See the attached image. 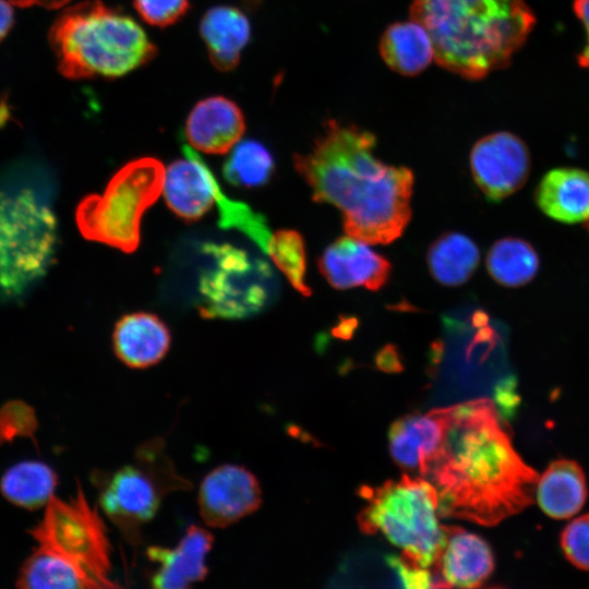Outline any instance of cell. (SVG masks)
<instances>
[{
	"mask_svg": "<svg viewBox=\"0 0 589 589\" xmlns=\"http://www.w3.org/2000/svg\"><path fill=\"white\" fill-rule=\"evenodd\" d=\"M388 442L396 464L435 489L440 517L490 527L533 502L539 473L515 449L490 398L406 414Z\"/></svg>",
	"mask_w": 589,
	"mask_h": 589,
	"instance_id": "obj_1",
	"label": "cell"
},
{
	"mask_svg": "<svg viewBox=\"0 0 589 589\" xmlns=\"http://www.w3.org/2000/svg\"><path fill=\"white\" fill-rule=\"evenodd\" d=\"M375 135L328 120L306 154L293 166L311 188L312 200L337 207L347 236L368 244L398 239L411 218L413 172L375 157Z\"/></svg>",
	"mask_w": 589,
	"mask_h": 589,
	"instance_id": "obj_2",
	"label": "cell"
},
{
	"mask_svg": "<svg viewBox=\"0 0 589 589\" xmlns=\"http://www.w3.org/2000/svg\"><path fill=\"white\" fill-rule=\"evenodd\" d=\"M409 15L430 34L436 64L470 81L507 67L536 24L526 0H412Z\"/></svg>",
	"mask_w": 589,
	"mask_h": 589,
	"instance_id": "obj_3",
	"label": "cell"
},
{
	"mask_svg": "<svg viewBox=\"0 0 589 589\" xmlns=\"http://www.w3.org/2000/svg\"><path fill=\"white\" fill-rule=\"evenodd\" d=\"M37 542L24 562L16 585L21 588H117L112 577V546L98 508L77 484L75 495H53L41 520L31 530Z\"/></svg>",
	"mask_w": 589,
	"mask_h": 589,
	"instance_id": "obj_4",
	"label": "cell"
},
{
	"mask_svg": "<svg viewBox=\"0 0 589 589\" xmlns=\"http://www.w3.org/2000/svg\"><path fill=\"white\" fill-rule=\"evenodd\" d=\"M59 72L70 80L117 79L149 63L157 46L129 14L100 0L67 8L50 27Z\"/></svg>",
	"mask_w": 589,
	"mask_h": 589,
	"instance_id": "obj_5",
	"label": "cell"
},
{
	"mask_svg": "<svg viewBox=\"0 0 589 589\" xmlns=\"http://www.w3.org/2000/svg\"><path fill=\"white\" fill-rule=\"evenodd\" d=\"M366 504L357 520L366 534L380 532L402 550L409 562L434 569L446 545V529L438 522L435 489L419 476L402 474L377 486L362 485Z\"/></svg>",
	"mask_w": 589,
	"mask_h": 589,
	"instance_id": "obj_6",
	"label": "cell"
},
{
	"mask_svg": "<svg viewBox=\"0 0 589 589\" xmlns=\"http://www.w3.org/2000/svg\"><path fill=\"white\" fill-rule=\"evenodd\" d=\"M96 477L101 512L133 546L141 542V528L155 517L164 497L192 488L177 472L161 438L146 441L131 462Z\"/></svg>",
	"mask_w": 589,
	"mask_h": 589,
	"instance_id": "obj_7",
	"label": "cell"
},
{
	"mask_svg": "<svg viewBox=\"0 0 589 589\" xmlns=\"http://www.w3.org/2000/svg\"><path fill=\"white\" fill-rule=\"evenodd\" d=\"M165 172L161 161L154 157L125 164L103 194H89L79 203L75 221L82 236L125 253L135 251L142 216L159 197Z\"/></svg>",
	"mask_w": 589,
	"mask_h": 589,
	"instance_id": "obj_8",
	"label": "cell"
},
{
	"mask_svg": "<svg viewBox=\"0 0 589 589\" xmlns=\"http://www.w3.org/2000/svg\"><path fill=\"white\" fill-rule=\"evenodd\" d=\"M56 243V217L33 191L0 189L1 294L17 296L45 275Z\"/></svg>",
	"mask_w": 589,
	"mask_h": 589,
	"instance_id": "obj_9",
	"label": "cell"
},
{
	"mask_svg": "<svg viewBox=\"0 0 589 589\" xmlns=\"http://www.w3.org/2000/svg\"><path fill=\"white\" fill-rule=\"evenodd\" d=\"M203 251L214 261L199 278L204 318H244L263 310L274 294L275 278L262 259L228 243H205Z\"/></svg>",
	"mask_w": 589,
	"mask_h": 589,
	"instance_id": "obj_10",
	"label": "cell"
},
{
	"mask_svg": "<svg viewBox=\"0 0 589 589\" xmlns=\"http://www.w3.org/2000/svg\"><path fill=\"white\" fill-rule=\"evenodd\" d=\"M473 180L486 199L502 201L518 191L530 172V154L525 142L510 132L481 137L470 152Z\"/></svg>",
	"mask_w": 589,
	"mask_h": 589,
	"instance_id": "obj_11",
	"label": "cell"
},
{
	"mask_svg": "<svg viewBox=\"0 0 589 589\" xmlns=\"http://www.w3.org/2000/svg\"><path fill=\"white\" fill-rule=\"evenodd\" d=\"M261 503L257 478L240 465L224 464L212 469L199 488V512L211 528L231 526L256 512Z\"/></svg>",
	"mask_w": 589,
	"mask_h": 589,
	"instance_id": "obj_12",
	"label": "cell"
},
{
	"mask_svg": "<svg viewBox=\"0 0 589 589\" xmlns=\"http://www.w3.org/2000/svg\"><path fill=\"white\" fill-rule=\"evenodd\" d=\"M317 267L335 289L365 287L380 290L388 280L392 265L369 244L346 236L336 239L317 260Z\"/></svg>",
	"mask_w": 589,
	"mask_h": 589,
	"instance_id": "obj_13",
	"label": "cell"
},
{
	"mask_svg": "<svg viewBox=\"0 0 589 589\" xmlns=\"http://www.w3.org/2000/svg\"><path fill=\"white\" fill-rule=\"evenodd\" d=\"M185 158L175 160L165 172L164 197L173 214L188 223L204 216L213 206L218 184L203 158L182 143Z\"/></svg>",
	"mask_w": 589,
	"mask_h": 589,
	"instance_id": "obj_14",
	"label": "cell"
},
{
	"mask_svg": "<svg viewBox=\"0 0 589 589\" xmlns=\"http://www.w3.org/2000/svg\"><path fill=\"white\" fill-rule=\"evenodd\" d=\"M214 536L206 528L191 525L175 548L149 546L147 557L157 565L151 585L157 589H184L203 581Z\"/></svg>",
	"mask_w": 589,
	"mask_h": 589,
	"instance_id": "obj_15",
	"label": "cell"
},
{
	"mask_svg": "<svg viewBox=\"0 0 589 589\" xmlns=\"http://www.w3.org/2000/svg\"><path fill=\"white\" fill-rule=\"evenodd\" d=\"M244 131L245 119L241 108L221 95L197 101L184 124V135L190 146L214 155L229 152Z\"/></svg>",
	"mask_w": 589,
	"mask_h": 589,
	"instance_id": "obj_16",
	"label": "cell"
},
{
	"mask_svg": "<svg viewBox=\"0 0 589 589\" xmlns=\"http://www.w3.org/2000/svg\"><path fill=\"white\" fill-rule=\"evenodd\" d=\"M446 529V545L438 564L432 569L435 587H480L492 574L494 557L489 544L479 536L459 527Z\"/></svg>",
	"mask_w": 589,
	"mask_h": 589,
	"instance_id": "obj_17",
	"label": "cell"
},
{
	"mask_svg": "<svg viewBox=\"0 0 589 589\" xmlns=\"http://www.w3.org/2000/svg\"><path fill=\"white\" fill-rule=\"evenodd\" d=\"M171 335L157 315L135 312L117 321L112 333L116 357L131 369H146L160 362L168 353Z\"/></svg>",
	"mask_w": 589,
	"mask_h": 589,
	"instance_id": "obj_18",
	"label": "cell"
},
{
	"mask_svg": "<svg viewBox=\"0 0 589 589\" xmlns=\"http://www.w3.org/2000/svg\"><path fill=\"white\" fill-rule=\"evenodd\" d=\"M251 32L245 13L228 4L209 8L200 22V35L208 58L220 72H229L239 64Z\"/></svg>",
	"mask_w": 589,
	"mask_h": 589,
	"instance_id": "obj_19",
	"label": "cell"
},
{
	"mask_svg": "<svg viewBox=\"0 0 589 589\" xmlns=\"http://www.w3.org/2000/svg\"><path fill=\"white\" fill-rule=\"evenodd\" d=\"M538 207L550 218L565 224L589 219V172L574 167L548 171L536 190Z\"/></svg>",
	"mask_w": 589,
	"mask_h": 589,
	"instance_id": "obj_20",
	"label": "cell"
},
{
	"mask_svg": "<svg viewBox=\"0 0 589 589\" xmlns=\"http://www.w3.org/2000/svg\"><path fill=\"white\" fill-rule=\"evenodd\" d=\"M587 495L585 473L574 460H554L539 476L537 501L551 518L566 519L574 516L582 508Z\"/></svg>",
	"mask_w": 589,
	"mask_h": 589,
	"instance_id": "obj_21",
	"label": "cell"
},
{
	"mask_svg": "<svg viewBox=\"0 0 589 589\" xmlns=\"http://www.w3.org/2000/svg\"><path fill=\"white\" fill-rule=\"evenodd\" d=\"M378 51L397 74L416 76L434 60V46L428 31L417 21L395 22L383 32Z\"/></svg>",
	"mask_w": 589,
	"mask_h": 589,
	"instance_id": "obj_22",
	"label": "cell"
},
{
	"mask_svg": "<svg viewBox=\"0 0 589 589\" xmlns=\"http://www.w3.org/2000/svg\"><path fill=\"white\" fill-rule=\"evenodd\" d=\"M426 261L436 281L445 286H459L476 271L480 253L477 244L467 236L446 232L431 244Z\"/></svg>",
	"mask_w": 589,
	"mask_h": 589,
	"instance_id": "obj_23",
	"label": "cell"
},
{
	"mask_svg": "<svg viewBox=\"0 0 589 589\" xmlns=\"http://www.w3.org/2000/svg\"><path fill=\"white\" fill-rule=\"evenodd\" d=\"M57 473L40 461H23L11 467L1 478L4 497L15 505L36 509L47 505L55 495Z\"/></svg>",
	"mask_w": 589,
	"mask_h": 589,
	"instance_id": "obj_24",
	"label": "cell"
},
{
	"mask_svg": "<svg viewBox=\"0 0 589 589\" xmlns=\"http://www.w3.org/2000/svg\"><path fill=\"white\" fill-rule=\"evenodd\" d=\"M539 256L534 248L520 238H503L496 241L486 255L491 277L505 287L528 284L539 269Z\"/></svg>",
	"mask_w": 589,
	"mask_h": 589,
	"instance_id": "obj_25",
	"label": "cell"
},
{
	"mask_svg": "<svg viewBox=\"0 0 589 589\" xmlns=\"http://www.w3.org/2000/svg\"><path fill=\"white\" fill-rule=\"evenodd\" d=\"M275 171V160L265 145L244 140L232 147L225 160L223 175L238 188H259L268 182Z\"/></svg>",
	"mask_w": 589,
	"mask_h": 589,
	"instance_id": "obj_26",
	"label": "cell"
},
{
	"mask_svg": "<svg viewBox=\"0 0 589 589\" xmlns=\"http://www.w3.org/2000/svg\"><path fill=\"white\" fill-rule=\"evenodd\" d=\"M267 254L299 293L304 297L312 294L305 281V244L298 231L292 229L275 231L269 240Z\"/></svg>",
	"mask_w": 589,
	"mask_h": 589,
	"instance_id": "obj_27",
	"label": "cell"
},
{
	"mask_svg": "<svg viewBox=\"0 0 589 589\" xmlns=\"http://www.w3.org/2000/svg\"><path fill=\"white\" fill-rule=\"evenodd\" d=\"M215 200L219 214V227L223 229H238L267 254L272 235L264 217L253 212L249 205L229 199L219 184L216 187Z\"/></svg>",
	"mask_w": 589,
	"mask_h": 589,
	"instance_id": "obj_28",
	"label": "cell"
},
{
	"mask_svg": "<svg viewBox=\"0 0 589 589\" xmlns=\"http://www.w3.org/2000/svg\"><path fill=\"white\" fill-rule=\"evenodd\" d=\"M561 548L573 565L589 572V514L577 517L564 528Z\"/></svg>",
	"mask_w": 589,
	"mask_h": 589,
	"instance_id": "obj_29",
	"label": "cell"
},
{
	"mask_svg": "<svg viewBox=\"0 0 589 589\" xmlns=\"http://www.w3.org/2000/svg\"><path fill=\"white\" fill-rule=\"evenodd\" d=\"M141 19L156 27H168L179 22L190 9V0H133Z\"/></svg>",
	"mask_w": 589,
	"mask_h": 589,
	"instance_id": "obj_30",
	"label": "cell"
},
{
	"mask_svg": "<svg viewBox=\"0 0 589 589\" xmlns=\"http://www.w3.org/2000/svg\"><path fill=\"white\" fill-rule=\"evenodd\" d=\"M388 563L396 569L406 588H433L434 576L431 569L420 567L404 556H389Z\"/></svg>",
	"mask_w": 589,
	"mask_h": 589,
	"instance_id": "obj_31",
	"label": "cell"
},
{
	"mask_svg": "<svg viewBox=\"0 0 589 589\" xmlns=\"http://www.w3.org/2000/svg\"><path fill=\"white\" fill-rule=\"evenodd\" d=\"M574 12L582 23L587 44L578 57V62L581 67H589V0H574Z\"/></svg>",
	"mask_w": 589,
	"mask_h": 589,
	"instance_id": "obj_32",
	"label": "cell"
},
{
	"mask_svg": "<svg viewBox=\"0 0 589 589\" xmlns=\"http://www.w3.org/2000/svg\"><path fill=\"white\" fill-rule=\"evenodd\" d=\"M14 23V10L10 0H0V41L8 35Z\"/></svg>",
	"mask_w": 589,
	"mask_h": 589,
	"instance_id": "obj_33",
	"label": "cell"
},
{
	"mask_svg": "<svg viewBox=\"0 0 589 589\" xmlns=\"http://www.w3.org/2000/svg\"><path fill=\"white\" fill-rule=\"evenodd\" d=\"M13 4L20 7L38 5L46 9H58L67 4L71 0H10Z\"/></svg>",
	"mask_w": 589,
	"mask_h": 589,
	"instance_id": "obj_34",
	"label": "cell"
},
{
	"mask_svg": "<svg viewBox=\"0 0 589 589\" xmlns=\"http://www.w3.org/2000/svg\"><path fill=\"white\" fill-rule=\"evenodd\" d=\"M378 365L385 370H397L398 361L393 348L386 347L378 356Z\"/></svg>",
	"mask_w": 589,
	"mask_h": 589,
	"instance_id": "obj_35",
	"label": "cell"
},
{
	"mask_svg": "<svg viewBox=\"0 0 589 589\" xmlns=\"http://www.w3.org/2000/svg\"><path fill=\"white\" fill-rule=\"evenodd\" d=\"M587 221H588V229H589V219Z\"/></svg>",
	"mask_w": 589,
	"mask_h": 589,
	"instance_id": "obj_36",
	"label": "cell"
}]
</instances>
